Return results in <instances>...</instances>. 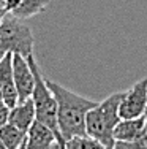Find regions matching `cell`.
<instances>
[{
	"label": "cell",
	"instance_id": "cell-1",
	"mask_svg": "<svg viewBox=\"0 0 147 149\" xmlns=\"http://www.w3.org/2000/svg\"><path fill=\"white\" fill-rule=\"evenodd\" d=\"M49 89L57 100V118L59 129L65 141L75 136H84L86 132V118L87 113L95 106L98 102L90 100L87 97L78 95L76 92L66 89L62 84L52 79H46Z\"/></svg>",
	"mask_w": 147,
	"mask_h": 149
},
{
	"label": "cell",
	"instance_id": "cell-2",
	"mask_svg": "<svg viewBox=\"0 0 147 149\" xmlns=\"http://www.w3.org/2000/svg\"><path fill=\"white\" fill-rule=\"evenodd\" d=\"M124 92H114L103 102L98 103L87 113L86 132L90 138H95L106 149H114V130L120 122V100Z\"/></svg>",
	"mask_w": 147,
	"mask_h": 149
},
{
	"label": "cell",
	"instance_id": "cell-3",
	"mask_svg": "<svg viewBox=\"0 0 147 149\" xmlns=\"http://www.w3.org/2000/svg\"><path fill=\"white\" fill-rule=\"evenodd\" d=\"M30 67H32V72L35 76V87H33V94H32V100L35 103V111H37V120H40L41 124H44L46 127L52 130L57 136L59 143H60L62 149H65L66 141L63 140L59 129V118H57V100H55L54 94L49 89L46 79L41 74V70L38 67L37 60L33 56L27 57Z\"/></svg>",
	"mask_w": 147,
	"mask_h": 149
},
{
	"label": "cell",
	"instance_id": "cell-4",
	"mask_svg": "<svg viewBox=\"0 0 147 149\" xmlns=\"http://www.w3.org/2000/svg\"><path fill=\"white\" fill-rule=\"evenodd\" d=\"M22 21L13 13H5L0 21V51L5 54H19L27 59L33 56L35 38L30 27Z\"/></svg>",
	"mask_w": 147,
	"mask_h": 149
},
{
	"label": "cell",
	"instance_id": "cell-5",
	"mask_svg": "<svg viewBox=\"0 0 147 149\" xmlns=\"http://www.w3.org/2000/svg\"><path fill=\"white\" fill-rule=\"evenodd\" d=\"M120 118L133 119L144 116L147 113V78H142L135 83L128 91H124L120 100Z\"/></svg>",
	"mask_w": 147,
	"mask_h": 149
},
{
	"label": "cell",
	"instance_id": "cell-6",
	"mask_svg": "<svg viewBox=\"0 0 147 149\" xmlns=\"http://www.w3.org/2000/svg\"><path fill=\"white\" fill-rule=\"evenodd\" d=\"M13 73L19 102H26L27 98L32 97L35 87V76L29 60L19 54H13Z\"/></svg>",
	"mask_w": 147,
	"mask_h": 149
},
{
	"label": "cell",
	"instance_id": "cell-7",
	"mask_svg": "<svg viewBox=\"0 0 147 149\" xmlns=\"http://www.w3.org/2000/svg\"><path fill=\"white\" fill-rule=\"evenodd\" d=\"M27 149H62L55 133L49 127L41 124L40 120H35L32 127L27 132L26 138Z\"/></svg>",
	"mask_w": 147,
	"mask_h": 149
},
{
	"label": "cell",
	"instance_id": "cell-8",
	"mask_svg": "<svg viewBox=\"0 0 147 149\" xmlns=\"http://www.w3.org/2000/svg\"><path fill=\"white\" fill-rule=\"evenodd\" d=\"M0 87L3 94V102L8 108H13L19 103L17 89L14 83V73H13V54H5L0 62Z\"/></svg>",
	"mask_w": 147,
	"mask_h": 149
},
{
	"label": "cell",
	"instance_id": "cell-9",
	"mask_svg": "<svg viewBox=\"0 0 147 149\" xmlns=\"http://www.w3.org/2000/svg\"><path fill=\"white\" fill-rule=\"evenodd\" d=\"M37 120V111H35V103L32 97L27 98L26 102H19L16 106L10 108V118L8 122L16 125L17 129L29 132L32 124Z\"/></svg>",
	"mask_w": 147,
	"mask_h": 149
},
{
	"label": "cell",
	"instance_id": "cell-10",
	"mask_svg": "<svg viewBox=\"0 0 147 149\" xmlns=\"http://www.w3.org/2000/svg\"><path fill=\"white\" fill-rule=\"evenodd\" d=\"M147 122V113L144 116L133 119H120L114 130V140L115 141H135L142 133Z\"/></svg>",
	"mask_w": 147,
	"mask_h": 149
},
{
	"label": "cell",
	"instance_id": "cell-11",
	"mask_svg": "<svg viewBox=\"0 0 147 149\" xmlns=\"http://www.w3.org/2000/svg\"><path fill=\"white\" fill-rule=\"evenodd\" d=\"M27 132L17 129L16 125L6 122L3 127H0V143L5 149H21L26 144Z\"/></svg>",
	"mask_w": 147,
	"mask_h": 149
},
{
	"label": "cell",
	"instance_id": "cell-12",
	"mask_svg": "<svg viewBox=\"0 0 147 149\" xmlns=\"http://www.w3.org/2000/svg\"><path fill=\"white\" fill-rule=\"evenodd\" d=\"M49 2L51 0H22L21 5L13 11V15L19 19H29L43 13L49 6Z\"/></svg>",
	"mask_w": 147,
	"mask_h": 149
},
{
	"label": "cell",
	"instance_id": "cell-13",
	"mask_svg": "<svg viewBox=\"0 0 147 149\" xmlns=\"http://www.w3.org/2000/svg\"><path fill=\"white\" fill-rule=\"evenodd\" d=\"M65 149H106V148L95 138L84 135V136H75L71 140H68L65 144Z\"/></svg>",
	"mask_w": 147,
	"mask_h": 149
},
{
	"label": "cell",
	"instance_id": "cell-14",
	"mask_svg": "<svg viewBox=\"0 0 147 149\" xmlns=\"http://www.w3.org/2000/svg\"><path fill=\"white\" fill-rule=\"evenodd\" d=\"M114 149H147V122L142 133L135 141H115Z\"/></svg>",
	"mask_w": 147,
	"mask_h": 149
},
{
	"label": "cell",
	"instance_id": "cell-15",
	"mask_svg": "<svg viewBox=\"0 0 147 149\" xmlns=\"http://www.w3.org/2000/svg\"><path fill=\"white\" fill-rule=\"evenodd\" d=\"M10 118V108L6 105H0V127H3L8 122Z\"/></svg>",
	"mask_w": 147,
	"mask_h": 149
},
{
	"label": "cell",
	"instance_id": "cell-16",
	"mask_svg": "<svg viewBox=\"0 0 147 149\" xmlns=\"http://www.w3.org/2000/svg\"><path fill=\"white\" fill-rule=\"evenodd\" d=\"M21 2H22V0H3V8L8 13H13L17 6L21 5Z\"/></svg>",
	"mask_w": 147,
	"mask_h": 149
},
{
	"label": "cell",
	"instance_id": "cell-17",
	"mask_svg": "<svg viewBox=\"0 0 147 149\" xmlns=\"http://www.w3.org/2000/svg\"><path fill=\"white\" fill-rule=\"evenodd\" d=\"M0 105H5V102H3V94H2V87H0Z\"/></svg>",
	"mask_w": 147,
	"mask_h": 149
},
{
	"label": "cell",
	"instance_id": "cell-18",
	"mask_svg": "<svg viewBox=\"0 0 147 149\" xmlns=\"http://www.w3.org/2000/svg\"><path fill=\"white\" fill-rule=\"evenodd\" d=\"M5 13H8V11H6V10H3V8L0 10V21H2V17H3V16H5Z\"/></svg>",
	"mask_w": 147,
	"mask_h": 149
},
{
	"label": "cell",
	"instance_id": "cell-19",
	"mask_svg": "<svg viewBox=\"0 0 147 149\" xmlns=\"http://www.w3.org/2000/svg\"><path fill=\"white\" fill-rule=\"evenodd\" d=\"M3 56H5V52H3V51H0V62H2V59H3Z\"/></svg>",
	"mask_w": 147,
	"mask_h": 149
},
{
	"label": "cell",
	"instance_id": "cell-20",
	"mask_svg": "<svg viewBox=\"0 0 147 149\" xmlns=\"http://www.w3.org/2000/svg\"><path fill=\"white\" fill-rule=\"evenodd\" d=\"M3 8V0H0V10H2ZM3 10H5V8H3Z\"/></svg>",
	"mask_w": 147,
	"mask_h": 149
},
{
	"label": "cell",
	"instance_id": "cell-21",
	"mask_svg": "<svg viewBox=\"0 0 147 149\" xmlns=\"http://www.w3.org/2000/svg\"><path fill=\"white\" fill-rule=\"evenodd\" d=\"M0 149H5V146H3V144H2V143H0Z\"/></svg>",
	"mask_w": 147,
	"mask_h": 149
}]
</instances>
